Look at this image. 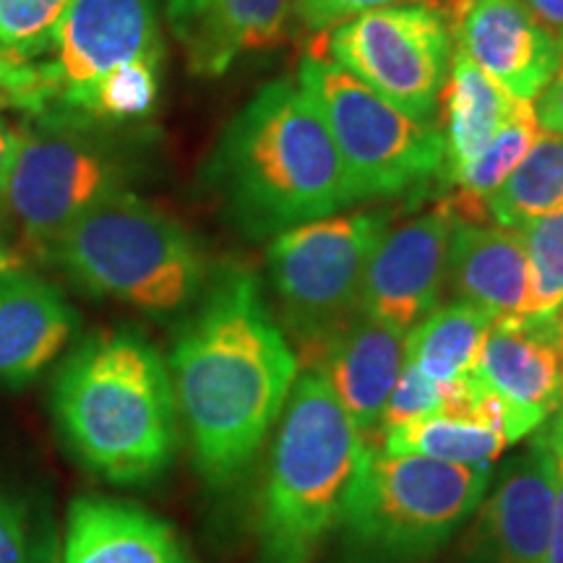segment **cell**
Masks as SVG:
<instances>
[{"label":"cell","instance_id":"cell-1","mask_svg":"<svg viewBox=\"0 0 563 563\" xmlns=\"http://www.w3.org/2000/svg\"><path fill=\"white\" fill-rule=\"evenodd\" d=\"M298 373V355L256 274L243 266L222 269L203 287L170 355L175 402L207 483L222 488L251 467Z\"/></svg>","mask_w":563,"mask_h":563},{"label":"cell","instance_id":"cell-2","mask_svg":"<svg viewBox=\"0 0 563 563\" xmlns=\"http://www.w3.org/2000/svg\"><path fill=\"white\" fill-rule=\"evenodd\" d=\"M207 186L230 222L264 241L355 203L342 157L298 84H266L217 139Z\"/></svg>","mask_w":563,"mask_h":563},{"label":"cell","instance_id":"cell-3","mask_svg":"<svg viewBox=\"0 0 563 563\" xmlns=\"http://www.w3.org/2000/svg\"><path fill=\"white\" fill-rule=\"evenodd\" d=\"M53 410L74 454L110 483H152L178 452L170 368L133 329L100 332L70 352Z\"/></svg>","mask_w":563,"mask_h":563},{"label":"cell","instance_id":"cell-4","mask_svg":"<svg viewBox=\"0 0 563 563\" xmlns=\"http://www.w3.org/2000/svg\"><path fill=\"white\" fill-rule=\"evenodd\" d=\"M368 443L321 371L298 373L279 418L262 509L256 563H313L336 532Z\"/></svg>","mask_w":563,"mask_h":563},{"label":"cell","instance_id":"cell-5","mask_svg":"<svg viewBox=\"0 0 563 563\" xmlns=\"http://www.w3.org/2000/svg\"><path fill=\"white\" fill-rule=\"evenodd\" d=\"M47 256L97 298L152 316L194 302L207 287V256L175 217L121 191L91 207L51 245Z\"/></svg>","mask_w":563,"mask_h":563},{"label":"cell","instance_id":"cell-6","mask_svg":"<svg viewBox=\"0 0 563 563\" xmlns=\"http://www.w3.org/2000/svg\"><path fill=\"white\" fill-rule=\"evenodd\" d=\"M493 464L368 446L336 527L344 563H431L485 498Z\"/></svg>","mask_w":563,"mask_h":563},{"label":"cell","instance_id":"cell-7","mask_svg":"<svg viewBox=\"0 0 563 563\" xmlns=\"http://www.w3.org/2000/svg\"><path fill=\"white\" fill-rule=\"evenodd\" d=\"M104 125L110 123L47 108L16 131L0 207L37 251H51L91 207L129 191L139 162L125 141L112 136Z\"/></svg>","mask_w":563,"mask_h":563},{"label":"cell","instance_id":"cell-8","mask_svg":"<svg viewBox=\"0 0 563 563\" xmlns=\"http://www.w3.org/2000/svg\"><path fill=\"white\" fill-rule=\"evenodd\" d=\"M389 224V211L355 209L272 238L266 249L272 290L306 365H313L323 344L361 311L365 269Z\"/></svg>","mask_w":563,"mask_h":563},{"label":"cell","instance_id":"cell-9","mask_svg":"<svg viewBox=\"0 0 563 563\" xmlns=\"http://www.w3.org/2000/svg\"><path fill=\"white\" fill-rule=\"evenodd\" d=\"M298 87L319 110L357 201L394 199L441 175L439 125L418 123L327 58H306Z\"/></svg>","mask_w":563,"mask_h":563},{"label":"cell","instance_id":"cell-10","mask_svg":"<svg viewBox=\"0 0 563 563\" xmlns=\"http://www.w3.org/2000/svg\"><path fill=\"white\" fill-rule=\"evenodd\" d=\"M452 51L449 21L433 3L357 13L332 26L323 42L327 60L428 125H435Z\"/></svg>","mask_w":563,"mask_h":563},{"label":"cell","instance_id":"cell-11","mask_svg":"<svg viewBox=\"0 0 563 563\" xmlns=\"http://www.w3.org/2000/svg\"><path fill=\"white\" fill-rule=\"evenodd\" d=\"M40 63L53 108L76 110L110 70L133 60H162L157 0H74L55 24Z\"/></svg>","mask_w":563,"mask_h":563},{"label":"cell","instance_id":"cell-12","mask_svg":"<svg viewBox=\"0 0 563 563\" xmlns=\"http://www.w3.org/2000/svg\"><path fill=\"white\" fill-rule=\"evenodd\" d=\"M553 477L543 433L490 477L452 563H545Z\"/></svg>","mask_w":563,"mask_h":563},{"label":"cell","instance_id":"cell-13","mask_svg":"<svg viewBox=\"0 0 563 563\" xmlns=\"http://www.w3.org/2000/svg\"><path fill=\"white\" fill-rule=\"evenodd\" d=\"M454 211L441 203L415 220L389 228L373 251L363 279L361 311L407 334L439 306L449 277Z\"/></svg>","mask_w":563,"mask_h":563},{"label":"cell","instance_id":"cell-14","mask_svg":"<svg viewBox=\"0 0 563 563\" xmlns=\"http://www.w3.org/2000/svg\"><path fill=\"white\" fill-rule=\"evenodd\" d=\"M454 47L470 55L514 100L534 102L553 79L563 42L522 0H446Z\"/></svg>","mask_w":563,"mask_h":563},{"label":"cell","instance_id":"cell-15","mask_svg":"<svg viewBox=\"0 0 563 563\" xmlns=\"http://www.w3.org/2000/svg\"><path fill=\"white\" fill-rule=\"evenodd\" d=\"M368 446H382L384 410L405 368V334L357 311L323 344L313 365Z\"/></svg>","mask_w":563,"mask_h":563},{"label":"cell","instance_id":"cell-16","mask_svg":"<svg viewBox=\"0 0 563 563\" xmlns=\"http://www.w3.org/2000/svg\"><path fill=\"white\" fill-rule=\"evenodd\" d=\"M475 376L543 426L563 405L559 316H506L490 323Z\"/></svg>","mask_w":563,"mask_h":563},{"label":"cell","instance_id":"cell-17","mask_svg":"<svg viewBox=\"0 0 563 563\" xmlns=\"http://www.w3.org/2000/svg\"><path fill=\"white\" fill-rule=\"evenodd\" d=\"M79 319L60 290L21 266L0 272V384L24 386L60 355Z\"/></svg>","mask_w":563,"mask_h":563},{"label":"cell","instance_id":"cell-18","mask_svg":"<svg viewBox=\"0 0 563 563\" xmlns=\"http://www.w3.org/2000/svg\"><path fill=\"white\" fill-rule=\"evenodd\" d=\"M60 563H191L165 519L102 496L70 504Z\"/></svg>","mask_w":563,"mask_h":563},{"label":"cell","instance_id":"cell-19","mask_svg":"<svg viewBox=\"0 0 563 563\" xmlns=\"http://www.w3.org/2000/svg\"><path fill=\"white\" fill-rule=\"evenodd\" d=\"M449 279L456 300L488 316H522L530 298V264L522 232L485 222H460L449 243Z\"/></svg>","mask_w":563,"mask_h":563},{"label":"cell","instance_id":"cell-20","mask_svg":"<svg viewBox=\"0 0 563 563\" xmlns=\"http://www.w3.org/2000/svg\"><path fill=\"white\" fill-rule=\"evenodd\" d=\"M517 102L470 55L454 47L439 104L443 121V129H439L443 141L439 180L452 186L456 175L467 170L504 129Z\"/></svg>","mask_w":563,"mask_h":563},{"label":"cell","instance_id":"cell-21","mask_svg":"<svg viewBox=\"0 0 563 563\" xmlns=\"http://www.w3.org/2000/svg\"><path fill=\"white\" fill-rule=\"evenodd\" d=\"M295 11V0H209L180 34L191 70L220 76L241 55L269 47Z\"/></svg>","mask_w":563,"mask_h":563},{"label":"cell","instance_id":"cell-22","mask_svg":"<svg viewBox=\"0 0 563 563\" xmlns=\"http://www.w3.org/2000/svg\"><path fill=\"white\" fill-rule=\"evenodd\" d=\"M490 323L493 316L467 300L435 306L405 334V363L439 384L470 376Z\"/></svg>","mask_w":563,"mask_h":563},{"label":"cell","instance_id":"cell-23","mask_svg":"<svg viewBox=\"0 0 563 563\" xmlns=\"http://www.w3.org/2000/svg\"><path fill=\"white\" fill-rule=\"evenodd\" d=\"M543 133L545 131L540 129L538 115H534V102L519 100L509 121L496 133V139L452 183L456 196L452 201H446V207L454 211L456 220L483 222L488 217L485 199L509 180V175L517 170L519 162L527 157V152L532 150L534 141Z\"/></svg>","mask_w":563,"mask_h":563},{"label":"cell","instance_id":"cell-24","mask_svg":"<svg viewBox=\"0 0 563 563\" xmlns=\"http://www.w3.org/2000/svg\"><path fill=\"white\" fill-rule=\"evenodd\" d=\"M485 211L504 228L563 211V136L543 133L509 180L485 199Z\"/></svg>","mask_w":563,"mask_h":563},{"label":"cell","instance_id":"cell-25","mask_svg":"<svg viewBox=\"0 0 563 563\" xmlns=\"http://www.w3.org/2000/svg\"><path fill=\"white\" fill-rule=\"evenodd\" d=\"M509 446L501 433L481 422L443 412L384 431V452L428 456L449 464H493Z\"/></svg>","mask_w":563,"mask_h":563},{"label":"cell","instance_id":"cell-26","mask_svg":"<svg viewBox=\"0 0 563 563\" xmlns=\"http://www.w3.org/2000/svg\"><path fill=\"white\" fill-rule=\"evenodd\" d=\"M159 66L162 60H133L118 66L102 76L70 112H81L102 123L141 121L157 104Z\"/></svg>","mask_w":563,"mask_h":563},{"label":"cell","instance_id":"cell-27","mask_svg":"<svg viewBox=\"0 0 563 563\" xmlns=\"http://www.w3.org/2000/svg\"><path fill=\"white\" fill-rule=\"evenodd\" d=\"M517 230L530 264V298L522 316L553 319L563 306V211L534 217Z\"/></svg>","mask_w":563,"mask_h":563},{"label":"cell","instance_id":"cell-28","mask_svg":"<svg viewBox=\"0 0 563 563\" xmlns=\"http://www.w3.org/2000/svg\"><path fill=\"white\" fill-rule=\"evenodd\" d=\"M74 0H0V51L42 58L53 30Z\"/></svg>","mask_w":563,"mask_h":563},{"label":"cell","instance_id":"cell-29","mask_svg":"<svg viewBox=\"0 0 563 563\" xmlns=\"http://www.w3.org/2000/svg\"><path fill=\"white\" fill-rule=\"evenodd\" d=\"M0 563H53L51 538L30 506L0 488Z\"/></svg>","mask_w":563,"mask_h":563},{"label":"cell","instance_id":"cell-30","mask_svg":"<svg viewBox=\"0 0 563 563\" xmlns=\"http://www.w3.org/2000/svg\"><path fill=\"white\" fill-rule=\"evenodd\" d=\"M443 407V384L428 378L415 365L405 363L399 373L397 384H394L389 402H386L382 426L386 428L402 426V422L428 418V415H439Z\"/></svg>","mask_w":563,"mask_h":563},{"label":"cell","instance_id":"cell-31","mask_svg":"<svg viewBox=\"0 0 563 563\" xmlns=\"http://www.w3.org/2000/svg\"><path fill=\"white\" fill-rule=\"evenodd\" d=\"M0 95L9 100V104H16L32 115L53 108L51 89H47L40 63H32L9 51H0Z\"/></svg>","mask_w":563,"mask_h":563},{"label":"cell","instance_id":"cell-32","mask_svg":"<svg viewBox=\"0 0 563 563\" xmlns=\"http://www.w3.org/2000/svg\"><path fill=\"white\" fill-rule=\"evenodd\" d=\"M548 456H551L553 477V509H551V538H548V561L563 563V407H559L543 426Z\"/></svg>","mask_w":563,"mask_h":563},{"label":"cell","instance_id":"cell-33","mask_svg":"<svg viewBox=\"0 0 563 563\" xmlns=\"http://www.w3.org/2000/svg\"><path fill=\"white\" fill-rule=\"evenodd\" d=\"M405 3H420V0H295V11H298L302 26L313 32H329L357 13Z\"/></svg>","mask_w":563,"mask_h":563},{"label":"cell","instance_id":"cell-34","mask_svg":"<svg viewBox=\"0 0 563 563\" xmlns=\"http://www.w3.org/2000/svg\"><path fill=\"white\" fill-rule=\"evenodd\" d=\"M534 115H538L540 129L545 133H559V136H563V55L553 79L548 81V87L534 100Z\"/></svg>","mask_w":563,"mask_h":563},{"label":"cell","instance_id":"cell-35","mask_svg":"<svg viewBox=\"0 0 563 563\" xmlns=\"http://www.w3.org/2000/svg\"><path fill=\"white\" fill-rule=\"evenodd\" d=\"M522 3L555 40L563 42V0H522Z\"/></svg>","mask_w":563,"mask_h":563},{"label":"cell","instance_id":"cell-36","mask_svg":"<svg viewBox=\"0 0 563 563\" xmlns=\"http://www.w3.org/2000/svg\"><path fill=\"white\" fill-rule=\"evenodd\" d=\"M207 5L209 0H170V3H167V16H170L178 37L201 16V11L207 9Z\"/></svg>","mask_w":563,"mask_h":563},{"label":"cell","instance_id":"cell-37","mask_svg":"<svg viewBox=\"0 0 563 563\" xmlns=\"http://www.w3.org/2000/svg\"><path fill=\"white\" fill-rule=\"evenodd\" d=\"M13 150H16V131L5 129V125L0 123V194H3L5 180H9Z\"/></svg>","mask_w":563,"mask_h":563},{"label":"cell","instance_id":"cell-38","mask_svg":"<svg viewBox=\"0 0 563 563\" xmlns=\"http://www.w3.org/2000/svg\"><path fill=\"white\" fill-rule=\"evenodd\" d=\"M16 266H21L19 256H13L11 251H3L0 249V272H9V269H16Z\"/></svg>","mask_w":563,"mask_h":563},{"label":"cell","instance_id":"cell-39","mask_svg":"<svg viewBox=\"0 0 563 563\" xmlns=\"http://www.w3.org/2000/svg\"><path fill=\"white\" fill-rule=\"evenodd\" d=\"M559 336H561V357H563V306H561V311H559Z\"/></svg>","mask_w":563,"mask_h":563},{"label":"cell","instance_id":"cell-40","mask_svg":"<svg viewBox=\"0 0 563 563\" xmlns=\"http://www.w3.org/2000/svg\"><path fill=\"white\" fill-rule=\"evenodd\" d=\"M3 104H9V100H5V97L0 95V108H3Z\"/></svg>","mask_w":563,"mask_h":563}]
</instances>
